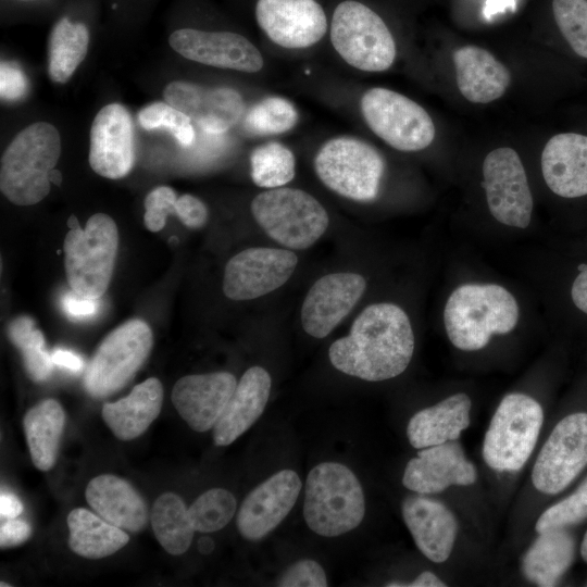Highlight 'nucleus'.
Masks as SVG:
<instances>
[{"label":"nucleus","mask_w":587,"mask_h":587,"mask_svg":"<svg viewBox=\"0 0 587 587\" xmlns=\"http://www.w3.org/2000/svg\"><path fill=\"white\" fill-rule=\"evenodd\" d=\"M414 334L407 313L388 302L366 307L347 336L334 341L328 357L338 371L367 382L399 376L411 362Z\"/></svg>","instance_id":"f257e3e1"},{"label":"nucleus","mask_w":587,"mask_h":587,"mask_svg":"<svg viewBox=\"0 0 587 587\" xmlns=\"http://www.w3.org/2000/svg\"><path fill=\"white\" fill-rule=\"evenodd\" d=\"M520 310L510 291L496 284H464L449 296L444 324L451 344L463 351L484 348L494 334H508Z\"/></svg>","instance_id":"f03ea898"},{"label":"nucleus","mask_w":587,"mask_h":587,"mask_svg":"<svg viewBox=\"0 0 587 587\" xmlns=\"http://www.w3.org/2000/svg\"><path fill=\"white\" fill-rule=\"evenodd\" d=\"M61 154V137L50 123L21 130L1 158L0 189L16 205H33L50 191L49 174Z\"/></svg>","instance_id":"7ed1b4c3"},{"label":"nucleus","mask_w":587,"mask_h":587,"mask_svg":"<svg viewBox=\"0 0 587 587\" xmlns=\"http://www.w3.org/2000/svg\"><path fill=\"white\" fill-rule=\"evenodd\" d=\"M365 513L362 486L353 472L337 462H322L307 476L303 516L323 537H336L360 525Z\"/></svg>","instance_id":"20e7f679"},{"label":"nucleus","mask_w":587,"mask_h":587,"mask_svg":"<svg viewBox=\"0 0 587 587\" xmlns=\"http://www.w3.org/2000/svg\"><path fill=\"white\" fill-rule=\"evenodd\" d=\"M117 248L116 224L104 213L91 215L84 229H70L64 239V265L72 290L99 299L111 282Z\"/></svg>","instance_id":"39448f33"},{"label":"nucleus","mask_w":587,"mask_h":587,"mask_svg":"<svg viewBox=\"0 0 587 587\" xmlns=\"http://www.w3.org/2000/svg\"><path fill=\"white\" fill-rule=\"evenodd\" d=\"M250 209L259 226L288 249L311 247L329 223L324 207L312 195L297 188L265 190L253 198Z\"/></svg>","instance_id":"423d86ee"},{"label":"nucleus","mask_w":587,"mask_h":587,"mask_svg":"<svg viewBox=\"0 0 587 587\" xmlns=\"http://www.w3.org/2000/svg\"><path fill=\"white\" fill-rule=\"evenodd\" d=\"M542 423V408L534 398L521 392L504 396L485 434L487 465L500 472L521 470L535 449Z\"/></svg>","instance_id":"0eeeda50"},{"label":"nucleus","mask_w":587,"mask_h":587,"mask_svg":"<svg viewBox=\"0 0 587 587\" xmlns=\"http://www.w3.org/2000/svg\"><path fill=\"white\" fill-rule=\"evenodd\" d=\"M330 41L349 65L361 71H386L396 58V43L383 18L354 0H346L336 7Z\"/></svg>","instance_id":"6e6552de"},{"label":"nucleus","mask_w":587,"mask_h":587,"mask_svg":"<svg viewBox=\"0 0 587 587\" xmlns=\"http://www.w3.org/2000/svg\"><path fill=\"white\" fill-rule=\"evenodd\" d=\"M314 167L321 182L336 193L355 201H371L378 193L385 163L369 143L338 137L321 147Z\"/></svg>","instance_id":"1a4fd4ad"},{"label":"nucleus","mask_w":587,"mask_h":587,"mask_svg":"<svg viewBox=\"0 0 587 587\" xmlns=\"http://www.w3.org/2000/svg\"><path fill=\"white\" fill-rule=\"evenodd\" d=\"M152 348V333L141 320H129L113 329L97 348L84 377L87 392L103 398L123 388Z\"/></svg>","instance_id":"9d476101"},{"label":"nucleus","mask_w":587,"mask_h":587,"mask_svg":"<svg viewBox=\"0 0 587 587\" xmlns=\"http://www.w3.org/2000/svg\"><path fill=\"white\" fill-rule=\"evenodd\" d=\"M361 111L372 132L397 150H423L435 138V125L425 109L397 91L382 87L367 90Z\"/></svg>","instance_id":"9b49d317"},{"label":"nucleus","mask_w":587,"mask_h":587,"mask_svg":"<svg viewBox=\"0 0 587 587\" xmlns=\"http://www.w3.org/2000/svg\"><path fill=\"white\" fill-rule=\"evenodd\" d=\"M587 466V413L563 417L541 447L532 471L534 487L546 495L564 490Z\"/></svg>","instance_id":"f8f14e48"},{"label":"nucleus","mask_w":587,"mask_h":587,"mask_svg":"<svg viewBox=\"0 0 587 587\" xmlns=\"http://www.w3.org/2000/svg\"><path fill=\"white\" fill-rule=\"evenodd\" d=\"M483 177L491 215L504 225L526 228L532 218L533 196L517 152L508 147L489 152L483 163Z\"/></svg>","instance_id":"ddd939ff"},{"label":"nucleus","mask_w":587,"mask_h":587,"mask_svg":"<svg viewBox=\"0 0 587 587\" xmlns=\"http://www.w3.org/2000/svg\"><path fill=\"white\" fill-rule=\"evenodd\" d=\"M297 264L298 257L287 249H245L226 263L223 292L236 301L265 296L282 287L291 277Z\"/></svg>","instance_id":"4468645a"},{"label":"nucleus","mask_w":587,"mask_h":587,"mask_svg":"<svg viewBox=\"0 0 587 587\" xmlns=\"http://www.w3.org/2000/svg\"><path fill=\"white\" fill-rule=\"evenodd\" d=\"M168 43L182 57L210 66L257 73L264 64L249 39L230 32L180 28L171 34Z\"/></svg>","instance_id":"2eb2a0df"},{"label":"nucleus","mask_w":587,"mask_h":587,"mask_svg":"<svg viewBox=\"0 0 587 587\" xmlns=\"http://www.w3.org/2000/svg\"><path fill=\"white\" fill-rule=\"evenodd\" d=\"M135 162L133 121L120 103L104 105L90 127L89 165L98 175L118 179L126 176Z\"/></svg>","instance_id":"dca6fc26"},{"label":"nucleus","mask_w":587,"mask_h":587,"mask_svg":"<svg viewBox=\"0 0 587 587\" xmlns=\"http://www.w3.org/2000/svg\"><path fill=\"white\" fill-rule=\"evenodd\" d=\"M366 288L357 273H332L319 278L301 307V324L314 338H324L351 312Z\"/></svg>","instance_id":"f3484780"},{"label":"nucleus","mask_w":587,"mask_h":587,"mask_svg":"<svg viewBox=\"0 0 587 587\" xmlns=\"http://www.w3.org/2000/svg\"><path fill=\"white\" fill-rule=\"evenodd\" d=\"M255 17L273 42L288 49L310 47L327 29L324 10L315 0H258Z\"/></svg>","instance_id":"a211bd4d"},{"label":"nucleus","mask_w":587,"mask_h":587,"mask_svg":"<svg viewBox=\"0 0 587 587\" xmlns=\"http://www.w3.org/2000/svg\"><path fill=\"white\" fill-rule=\"evenodd\" d=\"M300 490V477L292 470H282L258 485L237 513L239 534L252 541L262 539L288 515Z\"/></svg>","instance_id":"6ab92c4d"},{"label":"nucleus","mask_w":587,"mask_h":587,"mask_svg":"<svg viewBox=\"0 0 587 587\" xmlns=\"http://www.w3.org/2000/svg\"><path fill=\"white\" fill-rule=\"evenodd\" d=\"M163 97L209 134L225 133L245 110L240 93L228 87H204L175 80L165 86Z\"/></svg>","instance_id":"aec40b11"},{"label":"nucleus","mask_w":587,"mask_h":587,"mask_svg":"<svg viewBox=\"0 0 587 587\" xmlns=\"http://www.w3.org/2000/svg\"><path fill=\"white\" fill-rule=\"evenodd\" d=\"M476 478V469L462 447L448 441L421 449L407 463L402 484L415 494L433 495L451 486H470Z\"/></svg>","instance_id":"412c9836"},{"label":"nucleus","mask_w":587,"mask_h":587,"mask_svg":"<svg viewBox=\"0 0 587 587\" xmlns=\"http://www.w3.org/2000/svg\"><path fill=\"white\" fill-rule=\"evenodd\" d=\"M237 383L228 372L187 375L175 383L172 402L191 429L203 433L213 428Z\"/></svg>","instance_id":"4be33fe9"},{"label":"nucleus","mask_w":587,"mask_h":587,"mask_svg":"<svg viewBox=\"0 0 587 587\" xmlns=\"http://www.w3.org/2000/svg\"><path fill=\"white\" fill-rule=\"evenodd\" d=\"M401 512L419 550L432 562L447 561L459 529L454 514L442 502L421 494L405 497Z\"/></svg>","instance_id":"5701e85b"},{"label":"nucleus","mask_w":587,"mask_h":587,"mask_svg":"<svg viewBox=\"0 0 587 587\" xmlns=\"http://www.w3.org/2000/svg\"><path fill=\"white\" fill-rule=\"evenodd\" d=\"M547 186L563 198L587 195V136L563 133L551 137L541 153Z\"/></svg>","instance_id":"b1692460"},{"label":"nucleus","mask_w":587,"mask_h":587,"mask_svg":"<svg viewBox=\"0 0 587 587\" xmlns=\"http://www.w3.org/2000/svg\"><path fill=\"white\" fill-rule=\"evenodd\" d=\"M271 376L262 366H252L240 380L213 426L216 446H228L248 430L263 413L271 392Z\"/></svg>","instance_id":"393cba45"},{"label":"nucleus","mask_w":587,"mask_h":587,"mask_svg":"<svg viewBox=\"0 0 587 587\" xmlns=\"http://www.w3.org/2000/svg\"><path fill=\"white\" fill-rule=\"evenodd\" d=\"M85 497L98 515L124 530L138 533L147 526L149 512L146 501L121 477L102 474L91 478Z\"/></svg>","instance_id":"a878e982"},{"label":"nucleus","mask_w":587,"mask_h":587,"mask_svg":"<svg viewBox=\"0 0 587 587\" xmlns=\"http://www.w3.org/2000/svg\"><path fill=\"white\" fill-rule=\"evenodd\" d=\"M452 60L461 95L472 103H489L502 97L511 74L494 54L477 46L454 50Z\"/></svg>","instance_id":"bb28decb"},{"label":"nucleus","mask_w":587,"mask_h":587,"mask_svg":"<svg viewBox=\"0 0 587 587\" xmlns=\"http://www.w3.org/2000/svg\"><path fill=\"white\" fill-rule=\"evenodd\" d=\"M472 402L464 392L447 397L416 412L409 421L407 436L412 447L423 449L455 441L470 426Z\"/></svg>","instance_id":"cd10ccee"},{"label":"nucleus","mask_w":587,"mask_h":587,"mask_svg":"<svg viewBox=\"0 0 587 587\" xmlns=\"http://www.w3.org/2000/svg\"><path fill=\"white\" fill-rule=\"evenodd\" d=\"M163 387L155 377L136 385L130 394L102 407V419L114 436L132 440L143 434L161 412Z\"/></svg>","instance_id":"c85d7f7f"},{"label":"nucleus","mask_w":587,"mask_h":587,"mask_svg":"<svg viewBox=\"0 0 587 587\" xmlns=\"http://www.w3.org/2000/svg\"><path fill=\"white\" fill-rule=\"evenodd\" d=\"M575 541L565 528L539 533L522 559L524 576L541 587L555 586L571 566Z\"/></svg>","instance_id":"c756f323"},{"label":"nucleus","mask_w":587,"mask_h":587,"mask_svg":"<svg viewBox=\"0 0 587 587\" xmlns=\"http://www.w3.org/2000/svg\"><path fill=\"white\" fill-rule=\"evenodd\" d=\"M71 550L86 559L109 557L127 545L126 532L85 508H76L67 515Z\"/></svg>","instance_id":"7c9ffc66"},{"label":"nucleus","mask_w":587,"mask_h":587,"mask_svg":"<svg viewBox=\"0 0 587 587\" xmlns=\"http://www.w3.org/2000/svg\"><path fill=\"white\" fill-rule=\"evenodd\" d=\"M65 413L54 399H45L24 415L23 428L34 465L49 471L55 463Z\"/></svg>","instance_id":"2f4dec72"},{"label":"nucleus","mask_w":587,"mask_h":587,"mask_svg":"<svg viewBox=\"0 0 587 587\" xmlns=\"http://www.w3.org/2000/svg\"><path fill=\"white\" fill-rule=\"evenodd\" d=\"M89 45V30L84 23L60 18L49 36L48 74L54 83H66L84 61Z\"/></svg>","instance_id":"473e14b6"},{"label":"nucleus","mask_w":587,"mask_h":587,"mask_svg":"<svg viewBox=\"0 0 587 587\" xmlns=\"http://www.w3.org/2000/svg\"><path fill=\"white\" fill-rule=\"evenodd\" d=\"M151 525L159 544L173 555L183 554L191 545L195 528L183 499L174 492L157 498L151 511Z\"/></svg>","instance_id":"72a5a7b5"},{"label":"nucleus","mask_w":587,"mask_h":587,"mask_svg":"<svg viewBox=\"0 0 587 587\" xmlns=\"http://www.w3.org/2000/svg\"><path fill=\"white\" fill-rule=\"evenodd\" d=\"M9 337L22 352L25 369L35 382L47 379L53 367L51 354L45 349L42 333L28 316H20L9 325Z\"/></svg>","instance_id":"f704fd0d"},{"label":"nucleus","mask_w":587,"mask_h":587,"mask_svg":"<svg viewBox=\"0 0 587 587\" xmlns=\"http://www.w3.org/2000/svg\"><path fill=\"white\" fill-rule=\"evenodd\" d=\"M251 177L263 188H278L295 176V155L279 142H268L255 148L250 155Z\"/></svg>","instance_id":"c9c22d12"},{"label":"nucleus","mask_w":587,"mask_h":587,"mask_svg":"<svg viewBox=\"0 0 587 587\" xmlns=\"http://www.w3.org/2000/svg\"><path fill=\"white\" fill-rule=\"evenodd\" d=\"M237 502L224 488H211L199 496L188 508L195 530L213 533L225 527L234 516Z\"/></svg>","instance_id":"e433bc0d"},{"label":"nucleus","mask_w":587,"mask_h":587,"mask_svg":"<svg viewBox=\"0 0 587 587\" xmlns=\"http://www.w3.org/2000/svg\"><path fill=\"white\" fill-rule=\"evenodd\" d=\"M295 105L282 97H267L248 112L245 128L254 135L267 136L288 132L298 122Z\"/></svg>","instance_id":"4c0bfd02"},{"label":"nucleus","mask_w":587,"mask_h":587,"mask_svg":"<svg viewBox=\"0 0 587 587\" xmlns=\"http://www.w3.org/2000/svg\"><path fill=\"white\" fill-rule=\"evenodd\" d=\"M552 11L570 47L587 59V0H553Z\"/></svg>","instance_id":"58836bf2"},{"label":"nucleus","mask_w":587,"mask_h":587,"mask_svg":"<svg viewBox=\"0 0 587 587\" xmlns=\"http://www.w3.org/2000/svg\"><path fill=\"white\" fill-rule=\"evenodd\" d=\"M140 126L147 130L165 128L182 146H189L195 139L191 120L167 102H153L142 108L138 114Z\"/></svg>","instance_id":"ea45409f"},{"label":"nucleus","mask_w":587,"mask_h":587,"mask_svg":"<svg viewBox=\"0 0 587 587\" xmlns=\"http://www.w3.org/2000/svg\"><path fill=\"white\" fill-rule=\"evenodd\" d=\"M587 519V476L569 497L549 507L538 517L535 529L544 533L566 528Z\"/></svg>","instance_id":"a19ab883"},{"label":"nucleus","mask_w":587,"mask_h":587,"mask_svg":"<svg viewBox=\"0 0 587 587\" xmlns=\"http://www.w3.org/2000/svg\"><path fill=\"white\" fill-rule=\"evenodd\" d=\"M176 200L177 196L171 187L159 186L151 190L143 202L145 226L150 232L161 230L166 223L167 215L175 213Z\"/></svg>","instance_id":"79ce46f5"},{"label":"nucleus","mask_w":587,"mask_h":587,"mask_svg":"<svg viewBox=\"0 0 587 587\" xmlns=\"http://www.w3.org/2000/svg\"><path fill=\"white\" fill-rule=\"evenodd\" d=\"M280 587H326L323 567L314 560H300L288 566L277 579Z\"/></svg>","instance_id":"37998d69"},{"label":"nucleus","mask_w":587,"mask_h":587,"mask_svg":"<svg viewBox=\"0 0 587 587\" xmlns=\"http://www.w3.org/2000/svg\"><path fill=\"white\" fill-rule=\"evenodd\" d=\"M27 91V79L21 67L8 61L0 66V93L4 100L21 99Z\"/></svg>","instance_id":"c03bdc74"},{"label":"nucleus","mask_w":587,"mask_h":587,"mask_svg":"<svg viewBox=\"0 0 587 587\" xmlns=\"http://www.w3.org/2000/svg\"><path fill=\"white\" fill-rule=\"evenodd\" d=\"M175 214L184 225L190 228L202 227L208 218L205 204L197 197L188 193L177 197Z\"/></svg>","instance_id":"a18cd8bd"},{"label":"nucleus","mask_w":587,"mask_h":587,"mask_svg":"<svg viewBox=\"0 0 587 587\" xmlns=\"http://www.w3.org/2000/svg\"><path fill=\"white\" fill-rule=\"evenodd\" d=\"M98 300L82 296L72 290L63 296L62 307L70 317L80 320L90 317L98 312Z\"/></svg>","instance_id":"49530a36"},{"label":"nucleus","mask_w":587,"mask_h":587,"mask_svg":"<svg viewBox=\"0 0 587 587\" xmlns=\"http://www.w3.org/2000/svg\"><path fill=\"white\" fill-rule=\"evenodd\" d=\"M32 535V527L25 521L8 519L0 527L1 548L17 546L26 541Z\"/></svg>","instance_id":"de8ad7c7"},{"label":"nucleus","mask_w":587,"mask_h":587,"mask_svg":"<svg viewBox=\"0 0 587 587\" xmlns=\"http://www.w3.org/2000/svg\"><path fill=\"white\" fill-rule=\"evenodd\" d=\"M579 274L573 282L571 297L577 309L587 314V265L578 266Z\"/></svg>","instance_id":"09e8293b"},{"label":"nucleus","mask_w":587,"mask_h":587,"mask_svg":"<svg viewBox=\"0 0 587 587\" xmlns=\"http://www.w3.org/2000/svg\"><path fill=\"white\" fill-rule=\"evenodd\" d=\"M51 358L54 365L70 370L72 372H79L84 369L83 359L70 350L55 349L51 353Z\"/></svg>","instance_id":"8fccbe9b"},{"label":"nucleus","mask_w":587,"mask_h":587,"mask_svg":"<svg viewBox=\"0 0 587 587\" xmlns=\"http://www.w3.org/2000/svg\"><path fill=\"white\" fill-rule=\"evenodd\" d=\"M23 511V504L17 497L9 492H1L0 515L2 519H15Z\"/></svg>","instance_id":"3c124183"},{"label":"nucleus","mask_w":587,"mask_h":587,"mask_svg":"<svg viewBox=\"0 0 587 587\" xmlns=\"http://www.w3.org/2000/svg\"><path fill=\"white\" fill-rule=\"evenodd\" d=\"M409 587H444L446 584L433 572H422L410 584H404Z\"/></svg>","instance_id":"603ef678"},{"label":"nucleus","mask_w":587,"mask_h":587,"mask_svg":"<svg viewBox=\"0 0 587 587\" xmlns=\"http://www.w3.org/2000/svg\"><path fill=\"white\" fill-rule=\"evenodd\" d=\"M214 549V541L210 537H202L198 541V550L202 554H210Z\"/></svg>","instance_id":"864d4df0"},{"label":"nucleus","mask_w":587,"mask_h":587,"mask_svg":"<svg viewBox=\"0 0 587 587\" xmlns=\"http://www.w3.org/2000/svg\"><path fill=\"white\" fill-rule=\"evenodd\" d=\"M49 179L52 184L57 186H61L62 183V174L59 170L53 168L49 174Z\"/></svg>","instance_id":"5fc2aeb1"},{"label":"nucleus","mask_w":587,"mask_h":587,"mask_svg":"<svg viewBox=\"0 0 587 587\" xmlns=\"http://www.w3.org/2000/svg\"><path fill=\"white\" fill-rule=\"evenodd\" d=\"M580 554L584 561L587 563V532L584 536V539L580 546Z\"/></svg>","instance_id":"6e6d98bb"},{"label":"nucleus","mask_w":587,"mask_h":587,"mask_svg":"<svg viewBox=\"0 0 587 587\" xmlns=\"http://www.w3.org/2000/svg\"><path fill=\"white\" fill-rule=\"evenodd\" d=\"M67 225H68L70 229L80 226L79 223H78V220H77V217L75 215L70 216V218L67 220Z\"/></svg>","instance_id":"4d7b16f0"}]
</instances>
